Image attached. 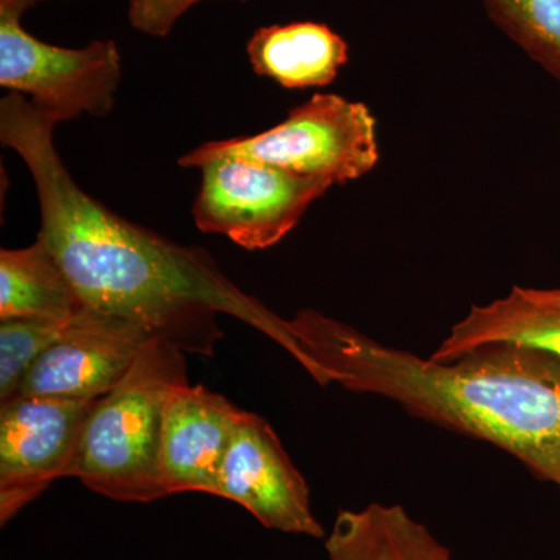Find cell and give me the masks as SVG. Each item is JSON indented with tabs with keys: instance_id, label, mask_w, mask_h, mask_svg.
<instances>
[{
	"instance_id": "cell-7",
	"label": "cell",
	"mask_w": 560,
	"mask_h": 560,
	"mask_svg": "<svg viewBox=\"0 0 560 560\" xmlns=\"http://www.w3.org/2000/svg\"><path fill=\"white\" fill-rule=\"evenodd\" d=\"M94 400L16 396L0 405V523L72 477Z\"/></svg>"
},
{
	"instance_id": "cell-18",
	"label": "cell",
	"mask_w": 560,
	"mask_h": 560,
	"mask_svg": "<svg viewBox=\"0 0 560 560\" xmlns=\"http://www.w3.org/2000/svg\"><path fill=\"white\" fill-rule=\"evenodd\" d=\"M39 2H40V0H39Z\"/></svg>"
},
{
	"instance_id": "cell-3",
	"label": "cell",
	"mask_w": 560,
	"mask_h": 560,
	"mask_svg": "<svg viewBox=\"0 0 560 560\" xmlns=\"http://www.w3.org/2000/svg\"><path fill=\"white\" fill-rule=\"evenodd\" d=\"M184 353L167 338H151L121 381L92 405L72 470L92 492L124 503L165 499L162 423L173 390L189 383Z\"/></svg>"
},
{
	"instance_id": "cell-1",
	"label": "cell",
	"mask_w": 560,
	"mask_h": 560,
	"mask_svg": "<svg viewBox=\"0 0 560 560\" xmlns=\"http://www.w3.org/2000/svg\"><path fill=\"white\" fill-rule=\"evenodd\" d=\"M57 121L24 95L0 102V140L27 164L49 246L88 311L135 320L183 352L212 355L219 315L248 324L293 357L289 319L238 289L208 250L117 215L73 180L55 147Z\"/></svg>"
},
{
	"instance_id": "cell-16",
	"label": "cell",
	"mask_w": 560,
	"mask_h": 560,
	"mask_svg": "<svg viewBox=\"0 0 560 560\" xmlns=\"http://www.w3.org/2000/svg\"><path fill=\"white\" fill-rule=\"evenodd\" d=\"M70 320H0V404L20 394L25 375L60 340Z\"/></svg>"
},
{
	"instance_id": "cell-15",
	"label": "cell",
	"mask_w": 560,
	"mask_h": 560,
	"mask_svg": "<svg viewBox=\"0 0 560 560\" xmlns=\"http://www.w3.org/2000/svg\"><path fill=\"white\" fill-rule=\"evenodd\" d=\"M486 13L560 84V0H480Z\"/></svg>"
},
{
	"instance_id": "cell-12",
	"label": "cell",
	"mask_w": 560,
	"mask_h": 560,
	"mask_svg": "<svg viewBox=\"0 0 560 560\" xmlns=\"http://www.w3.org/2000/svg\"><path fill=\"white\" fill-rule=\"evenodd\" d=\"M246 51L257 75L287 90L327 86L349 58L348 43L338 33L308 21L261 27Z\"/></svg>"
},
{
	"instance_id": "cell-10",
	"label": "cell",
	"mask_w": 560,
	"mask_h": 560,
	"mask_svg": "<svg viewBox=\"0 0 560 560\" xmlns=\"http://www.w3.org/2000/svg\"><path fill=\"white\" fill-rule=\"evenodd\" d=\"M245 410L190 383L173 390L162 423L160 471L165 497L215 493L217 481Z\"/></svg>"
},
{
	"instance_id": "cell-11",
	"label": "cell",
	"mask_w": 560,
	"mask_h": 560,
	"mask_svg": "<svg viewBox=\"0 0 560 560\" xmlns=\"http://www.w3.org/2000/svg\"><path fill=\"white\" fill-rule=\"evenodd\" d=\"M492 346L539 350L560 361V289L514 287L500 300L474 305L430 359L452 361Z\"/></svg>"
},
{
	"instance_id": "cell-17",
	"label": "cell",
	"mask_w": 560,
	"mask_h": 560,
	"mask_svg": "<svg viewBox=\"0 0 560 560\" xmlns=\"http://www.w3.org/2000/svg\"><path fill=\"white\" fill-rule=\"evenodd\" d=\"M198 2L201 0H130L128 16L136 31L162 38Z\"/></svg>"
},
{
	"instance_id": "cell-8",
	"label": "cell",
	"mask_w": 560,
	"mask_h": 560,
	"mask_svg": "<svg viewBox=\"0 0 560 560\" xmlns=\"http://www.w3.org/2000/svg\"><path fill=\"white\" fill-rule=\"evenodd\" d=\"M213 495L241 504L265 528L326 536L313 515L307 481L270 423L254 412L246 411L238 423Z\"/></svg>"
},
{
	"instance_id": "cell-5",
	"label": "cell",
	"mask_w": 560,
	"mask_h": 560,
	"mask_svg": "<svg viewBox=\"0 0 560 560\" xmlns=\"http://www.w3.org/2000/svg\"><path fill=\"white\" fill-rule=\"evenodd\" d=\"M39 0H0V86L28 95L36 108L61 124L81 114L106 116L121 80L114 40L66 49L36 39L22 16Z\"/></svg>"
},
{
	"instance_id": "cell-6",
	"label": "cell",
	"mask_w": 560,
	"mask_h": 560,
	"mask_svg": "<svg viewBox=\"0 0 560 560\" xmlns=\"http://www.w3.org/2000/svg\"><path fill=\"white\" fill-rule=\"evenodd\" d=\"M186 167L202 173L191 206L198 230L224 235L248 250L278 245L331 187L327 180L291 175L232 154L200 158Z\"/></svg>"
},
{
	"instance_id": "cell-13",
	"label": "cell",
	"mask_w": 560,
	"mask_h": 560,
	"mask_svg": "<svg viewBox=\"0 0 560 560\" xmlns=\"http://www.w3.org/2000/svg\"><path fill=\"white\" fill-rule=\"evenodd\" d=\"M326 550L329 560H451L448 548L399 504L341 511Z\"/></svg>"
},
{
	"instance_id": "cell-4",
	"label": "cell",
	"mask_w": 560,
	"mask_h": 560,
	"mask_svg": "<svg viewBox=\"0 0 560 560\" xmlns=\"http://www.w3.org/2000/svg\"><path fill=\"white\" fill-rule=\"evenodd\" d=\"M213 154L246 158L335 186L359 179L377 165V120L364 103L337 94H316L291 109L289 117L271 130L213 140L178 162L186 167Z\"/></svg>"
},
{
	"instance_id": "cell-2",
	"label": "cell",
	"mask_w": 560,
	"mask_h": 560,
	"mask_svg": "<svg viewBox=\"0 0 560 560\" xmlns=\"http://www.w3.org/2000/svg\"><path fill=\"white\" fill-rule=\"evenodd\" d=\"M294 360L320 386L396 401L416 418L486 441L560 489V361L492 346L452 361L389 348L315 311L289 319Z\"/></svg>"
},
{
	"instance_id": "cell-14",
	"label": "cell",
	"mask_w": 560,
	"mask_h": 560,
	"mask_svg": "<svg viewBox=\"0 0 560 560\" xmlns=\"http://www.w3.org/2000/svg\"><path fill=\"white\" fill-rule=\"evenodd\" d=\"M86 311L60 261L40 238L0 250V320H70Z\"/></svg>"
},
{
	"instance_id": "cell-9",
	"label": "cell",
	"mask_w": 560,
	"mask_h": 560,
	"mask_svg": "<svg viewBox=\"0 0 560 560\" xmlns=\"http://www.w3.org/2000/svg\"><path fill=\"white\" fill-rule=\"evenodd\" d=\"M153 337L135 320L86 308L33 364L18 396L98 399L121 381Z\"/></svg>"
}]
</instances>
